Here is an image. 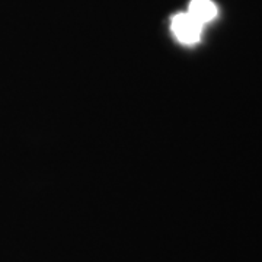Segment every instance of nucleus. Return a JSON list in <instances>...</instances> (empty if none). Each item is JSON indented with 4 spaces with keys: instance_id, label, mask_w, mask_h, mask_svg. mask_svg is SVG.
<instances>
[{
    "instance_id": "nucleus-1",
    "label": "nucleus",
    "mask_w": 262,
    "mask_h": 262,
    "mask_svg": "<svg viewBox=\"0 0 262 262\" xmlns=\"http://www.w3.org/2000/svg\"><path fill=\"white\" fill-rule=\"evenodd\" d=\"M203 25L189 13H179L172 19V32L182 44H195L201 37Z\"/></svg>"
},
{
    "instance_id": "nucleus-2",
    "label": "nucleus",
    "mask_w": 262,
    "mask_h": 262,
    "mask_svg": "<svg viewBox=\"0 0 262 262\" xmlns=\"http://www.w3.org/2000/svg\"><path fill=\"white\" fill-rule=\"evenodd\" d=\"M188 13L196 19L201 25L213 20L217 15V8L211 0H192L189 3Z\"/></svg>"
}]
</instances>
